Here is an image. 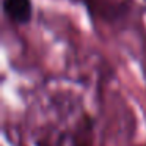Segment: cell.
Wrapping results in <instances>:
<instances>
[{
    "mask_svg": "<svg viewBox=\"0 0 146 146\" xmlns=\"http://www.w3.org/2000/svg\"><path fill=\"white\" fill-rule=\"evenodd\" d=\"M3 13L16 25H27L33 17L32 0H3Z\"/></svg>",
    "mask_w": 146,
    "mask_h": 146,
    "instance_id": "obj_1",
    "label": "cell"
},
{
    "mask_svg": "<svg viewBox=\"0 0 146 146\" xmlns=\"http://www.w3.org/2000/svg\"><path fill=\"white\" fill-rule=\"evenodd\" d=\"M140 146H146V145H140Z\"/></svg>",
    "mask_w": 146,
    "mask_h": 146,
    "instance_id": "obj_2",
    "label": "cell"
}]
</instances>
